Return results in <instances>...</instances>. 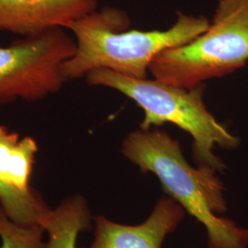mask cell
Instances as JSON below:
<instances>
[{"label":"cell","instance_id":"5b68a950","mask_svg":"<svg viewBox=\"0 0 248 248\" xmlns=\"http://www.w3.org/2000/svg\"><path fill=\"white\" fill-rule=\"evenodd\" d=\"M74 36L54 28L0 47V104L38 101L57 93L66 81L63 62L76 53Z\"/></svg>","mask_w":248,"mask_h":248},{"label":"cell","instance_id":"52a82bcc","mask_svg":"<svg viewBox=\"0 0 248 248\" xmlns=\"http://www.w3.org/2000/svg\"><path fill=\"white\" fill-rule=\"evenodd\" d=\"M98 0H0V31L26 37L73 22L98 9Z\"/></svg>","mask_w":248,"mask_h":248},{"label":"cell","instance_id":"6da1fadb","mask_svg":"<svg viewBox=\"0 0 248 248\" xmlns=\"http://www.w3.org/2000/svg\"><path fill=\"white\" fill-rule=\"evenodd\" d=\"M126 11L113 7L95 9L73 22L69 30L77 43L76 53L63 62L66 82L104 68L134 78H147L151 62L159 53L186 45L208 29L202 15L177 12L176 22L165 31L129 30Z\"/></svg>","mask_w":248,"mask_h":248},{"label":"cell","instance_id":"8992f818","mask_svg":"<svg viewBox=\"0 0 248 248\" xmlns=\"http://www.w3.org/2000/svg\"><path fill=\"white\" fill-rule=\"evenodd\" d=\"M183 207L171 197H162L145 222L125 225L100 215L95 219V237L89 248H161L166 237L185 216Z\"/></svg>","mask_w":248,"mask_h":248},{"label":"cell","instance_id":"277c9868","mask_svg":"<svg viewBox=\"0 0 248 248\" xmlns=\"http://www.w3.org/2000/svg\"><path fill=\"white\" fill-rule=\"evenodd\" d=\"M248 62V0H219L203 33L159 53L149 72L155 79L194 89L237 71Z\"/></svg>","mask_w":248,"mask_h":248},{"label":"cell","instance_id":"30bf717a","mask_svg":"<svg viewBox=\"0 0 248 248\" xmlns=\"http://www.w3.org/2000/svg\"><path fill=\"white\" fill-rule=\"evenodd\" d=\"M0 206L13 222L21 225L41 224L52 209L34 189L23 191L0 178Z\"/></svg>","mask_w":248,"mask_h":248},{"label":"cell","instance_id":"8fae6325","mask_svg":"<svg viewBox=\"0 0 248 248\" xmlns=\"http://www.w3.org/2000/svg\"><path fill=\"white\" fill-rule=\"evenodd\" d=\"M45 229L41 224L21 225L13 222L0 206V248H46Z\"/></svg>","mask_w":248,"mask_h":248},{"label":"cell","instance_id":"ba28073f","mask_svg":"<svg viewBox=\"0 0 248 248\" xmlns=\"http://www.w3.org/2000/svg\"><path fill=\"white\" fill-rule=\"evenodd\" d=\"M38 144L32 137L20 138L0 125V178L19 190L33 189L30 185Z\"/></svg>","mask_w":248,"mask_h":248},{"label":"cell","instance_id":"3957f363","mask_svg":"<svg viewBox=\"0 0 248 248\" xmlns=\"http://www.w3.org/2000/svg\"><path fill=\"white\" fill-rule=\"evenodd\" d=\"M85 78L90 86L117 90L142 108V130L169 123L189 133L193 138L192 157L199 168L222 172L226 166L213 154V149L216 146L234 149L239 145V139L219 123L204 104V84L185 89L155 78H134L104 68L94 69Z\"/></svg>","mask_w":248,"mask_h":248},{"label":"cell","instance_id":"9c48e42d","mask_svg":"<svg viewBox=\"0 0 248 248\" xmlns=\"http://www.w3.org/2000/svg\"><path fill=\"white\" fill-rule=\"evenodd\" d=\"M91 219L89 205L82 196L66 198L51 210L43 223L49 236L46 248H76L79 232L91 228Z\"/></svg>","mask_w":248,"mask_h":248},{"label":"cell","instance_id":"7a4b0ae2","mask_svg":"<svg viewBox=\"0 0 248 248\" xmlns=\"http://www.w3.org/2000/svg\"><path fill=\"white\" fill-rule=\"evenodd\" d=\"M122 152L142 172L158 177L163 190L203 224L209 248H248V228L219 217L227 205L217 171L192 168L169 133L140 128L125 137Z\"/></svg>","mask_w":248,"mask_h":248}]
</instances>
